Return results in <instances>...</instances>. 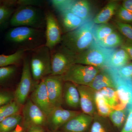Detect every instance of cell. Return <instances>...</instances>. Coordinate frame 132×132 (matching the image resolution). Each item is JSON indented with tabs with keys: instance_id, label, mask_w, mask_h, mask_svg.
Instances as JSON below:
<instances>
[{
	"instance_id": "26",
	"label": "cell",
	"mask_w": 132,
	"mask_h": 132,
	"mask_svg": "<svg viewBox=\"0 0 132 132\" xmlns=\"http://www.w3.org/2000/svg\"><path fill=\"white\" fill-rule=\"evenodd\" d=\"M127 107L121 109H113L108 118L113 126L116 129H122L128 115Z\"/></svg>"
},
{
	"instance_id": "32",
	"label": "cell",
	"mask_w": 132,
	"mask_h": 132,
	"mask_svg": "<svg viewBox=\"0 0 132 132\" xmlns=\"http://www.w3.org/2000/svg\"><path fill=\"white\" fill-rule=\"evenodd\" d=\"M16 65H10L0 68V85L3 84L13 77L16 73Z\"/></svg>"
},
{
	"instance_id": "31",
	"label": "cell",
	"mask_w": 132,
	"mask_h": 132,
	"mask_svg": "<svg viewBox=\"0 0 132 132\" xmlns=\"http://www.w3.org/2000/svg\"><path fill=\"white\" fill-rule=\"evenodd\" d=\"M102 95L113 109H115L120 105L118 94L115 88H104L99 92Z\"/></svg>"
},
{
	"instance_id": "15",
	"label": "cell",
	"mask_w": 132,
	"mask_h": 132,
	"mask_svg": "<svg viewBox=\"0 0 132 132\" xmlns=\"http://www.w3.org/2000/svg\"><path fill=\"white\" fill-rule=\"evenodd\" d=\"M30 99L44 112L47 117L54 109L50 103L44 79L35 85Z\"/></svg>"
},
{
	"instance_id": "33",
	"label": "cell",
	"mask_w": 132,
	"mask_h": 132,
	"mask_svg": "<svg viewBox=\"0 0 132 132\" xmlns=\"http://www.w3.org/2000/svg\"><path fill=\"white\" fill-rule=\"evenodd\" d=\"M115 28L128 40L132 42V26L130 24L121 22L118 20L115 21Z\"/></svg>"
},
{
	"instance_id": "3",
	"label": "cell",
	"mask_w": 132,
	"mask_h": 132,
	"mask_svg": "<svg viewBox=\"0 0 132 132\" xmlns=\"http://www.w3.org/2000/svg\"><path fill=\"white\" fill-rule=\"evenodd\" d=\"M10 24L14 27H26L41 29L46 26L45 13L34 6H20L12 14Z\"/></svg>"
},
{
	"instance_id": "2",
	"label": "cell",
	"mask_w": 132,
	"mask_h": 132,
	"mask_svg": "<svg viewBox=\"0 0 132 132\" xmlns=\"http://www.w3.org/2000/svg\"><path fill=\"white\" fill-rule=\"evenodd\" d=\"M44 34L41 29L26 27H18L11 29L6 35L9 42L17 45L19 49L34 50L43 46Z\"/></svg>"
},
{
	"instance_id": "11",
	"label": "cell",
	"mask_w": 132,
	"mask_h": 132,
	"mask_svg": "<svg viewBox=\"0 0 132 132\" xmlns=\"http://www.w3.org/2000/svg\"><path fill=\"white\" fill-rule=\"evenodd\" d=\"M45 46L51 50L61 42V30L54 14L50 11L45 13Z\"/></svg>"
},
{
	"instance_id": "6",
	"label": "cell",
	"mask_w": 132,
	"mask_h": 132,
	"mask_svg": "<svg viewBox=\"0 0 132 132\" xmlns=\"http://www.w3.org/2000/svg\"><path fill=\"white\" fill-rule=\"evenodd\" d=\"M52 74L62 76L75 64L76 55L61 45L50 50Z\"/></svg>"
},
{
	"instance_id": "30",
	"label": "cell",
	"mask_w": 132,
	"mask_h": 132,
	"mask_svg": "<svg viewBox=\"0 0 132 132\" xmlns=\"http://www.w3.org/2000/svg\"><path fill=\"white\" fill-rule=\"evenodd\" d=\"M22 107L14 100L0 106V122L10 116L20 113Z\"/></svg>"
},
{
	"instance_id": "34",
	"label": "cell",
	"mask_w": 132,
	"mask_h": 132,
	"mask_svg": "<svg viewBox=\"0 0 132 132\" xmlns=\"http://www.w3.org/2000/svg\"><path fill=\"white\" fill-rule=\"evenodd\" d=\"M116 13L118 20L127 24L132 23V13L122 6L119 7Z\"/></svg>"
},
{
	"instance_id": "5",
	"label": "cell",
	"mask_w": 132,
	"mask_h": 132,
	"mask_svg": "<svg viewBox=\"0 0 132 132\" xmlns=\"http://www.w3.org/2000/svg\"><path fill=\"white\" fill-rule=\"evenodd\" d=\"M114 49L102 47L94 41L87 49L76 55L75 64L105 68Z\"/></svg>"
},
{
	"instance_id": "1",
	"label": "cell",
	"mask_w": 132,
	"mask_h": 132,
	"mask_svg": "<svg viewBox=\"0 0 132 132\" xmlns=\"http://www.w3.org/2000/svg\"><path fill=\"white\" fill-rule=\"evenodd\" d=\"M95 25L91 20L75 30L66 33L62 36V45L76 55L84 52L95 41Z\"/></svg>"
},
{
	"instance_id": "37",
	"label": "cell",
	"mask_w": 132,
	"mask_h": 132,
	"mask_svg": "<svg viewBox=\"0 0 132 132\" xmlns=\"http://www.w3.org/2000/svg\"><path fill=\"white\" fill-rule=\"evenodd\" d=\"M14 101V93L9 91L0 90V106Z\"/></svg>"
},
{
	"instance_id": "10",
	"label": "cell",
	"mask_w": 132,
	"mask_h": 132,
	"mask_svg": "<svg viewBox=\"0 0 132 132\" xmlns=\"http://www.w3.org/2000/svg\"><path fill=\"white\" fill-rule=\"evenodd\" d=\"M35 84L29 61L26 58L24 60L20 80L14 93L15 101L19 105L23 106L28 99L29 95Z\"/></svg>"
},
{
	"instance_id": "22",
	"label": "cell",
	"mask_w": 132,
	"mask_h": 132,
	"mask_svg": "<svg viewBox=\"0 0 132 132\" xmlns=\"http://www.w3.org/2000/svg\"><path fill=\"white\" fill-rule=\"evenodd\" d=\"M118 2L112 1L109 3L93 20L95 24H106L116 13L119 7Z\"/></svg>"
},
{
	"instance_id": "13",
	"label": "cell",
	"mask_w": 132,
	"mask_h": 132,
	"mask_svg": "<svg viewBox=\"0 0 132 132\" xmlns=\"http://www.w3.org/2000/svg\"><path fill=\"white\" fill-rule=\"evenodd\" d=\"M81 112L65 109L61 106L55 108L48 116L47 125L52 131H57L72 118Z\"/></svg>"
},
{
	"instance_id": "35",
	"label": "cell",
	"mask_w": 132,
	"mask_h": 132,
	"mask_svg": "<svg viewBox=\"0 0 132 132\" xmlns=\"http://www.w3.org/2000/svg\"><path fill=\"white\" fill-rule=\"evenodd\" d=\"M15 10L6 5H0V25L5 22Z\"/></svg>"
},
{
	"instance_id": "19",
	"label": "cell",
	"mask_w": 132,
	"mask_h": 132,
	"mask_svg": "<svg viewBox=\"0 0 132 132\" xmlns=\"http://www.w3.org/2000/svg\"><path fill=\"white\" fill-rule=\"evenodd\" d=\"M88 86L96 92H100L106 87L115 88L113 79L106 68L101 69L92 82Z\"/></svg>"
},
{
	"instance_id": "21",
	"label": "cell",
	"mask_w": 132,
	"mask_h": 132,
	"mask_svg": "<svg viewBox=\"0 0 132 132\" xmlns=\"http://www.w3.org/2000/svg\"><path fill=\"white\" fill-rule=\"evenodd\" d=\"M59 13L62 26L65 34L75 30L86 22L70 12H63Z\"/></svg>"
},
{
	"instance_id": "7",
	"label": "cell",
	"mask_w": 132,
	"mask_h": 132,
	"mask_svg": "<svg viewBox=\"0 0 132 132\" xmlns=\"http://www.w3.org/2000/svg\"><path fill=\"white\" fill-rule=\"evenodd\" d=\"M101 68L92 66L74 64L62 75L65 81H69L77 85L88 86Z\"/></svg>"
},
{
	"instance_id": "14",
	"label": "cell",
	"mask_w": 132,
	"mask_h": 132,
	"mask_svg": "<svg viewBox=\"0 0 132 132\" xmlns=\"http://www.w3.org/2000/svg\"><path fill=\"white\" fill-rule=\"evenodd\" d=\"M107 68L113 79L120 104L126 107L131 105L132 80L123 79L118 75L115 70Z\"/></svg>"
},
{
	"instance_id": "20",
	"label": "cell",
	"mask_w": 132,
	"mask_h": 132,
	"mask_svg": "<svg viewBox=\"0 0 132 132\" xmlns=\"http://www.w3.org/2000/svg\"><path fill=\"white\" fill-rule=\"evenodd\" d=\"M131 60L125 50L121 48L114 49L108 59L106 68L118 70L129 63Z\"/></svg>"
},
{
	"instance_id": "38",
	"label": "cell",
	"mask_w": 132,
	"mask_h": 132,
	"mask_svg": "<svg viewBox=\"0 0 132 132\" xmlns=\"http://www.w3.org/2000/svg\"><path fill=\"white\" fill-rule=\"evenodd\" d=\"M128 115L120 132H132V104L127 106Z\"/></svg>"
},
{
	"instance_id": "9",
	"label": "cell",
	"mask_w": 132,
	"mask_h": 132,
	"mask_svg": "<svg viewBox=\"0 0 132 132\" xmlns=\"http://www.w3.org/2000/svg\"><path fill=\"white\" fill-rule=\"evenodd\" d=\"M21 125L26 130L33 126L43 127L47 125V117L30 98L27 100L21 109Z\"/></svg>"
},
{
	"instance_id": "36",
	"label": "cell",
	"mask_w": 132,
	"mask_h": 132,
	"mask_svg": "<svg viewBox=\"0 0 132 132\" xmlns=\"http://www.w3.org/2000/svg\"><path fill=\"white\" fill-rule=\"evenodd\" d=\"M114 70L121 78L132 80V62H129L118 70Z\"/></svg>"
},
{
	"instance_id": "28",
	"label": "cell",
	"mask_w": 132,
	"mask_h": 132,
	"mask_svg": "<svg viewBox=\"0 0 132 132\" xmlns=\"http://www.w3.org/2000/svg\"><path fill=\"white\" fill-rule=\"evenodd\" d=\"M95 102L97 113L102 117L108 118L113 109L104 96L99 92H96Z\"/></svg>"
},
{
	"instance_id": "24",
	"label": "cell",
	"mask_w": 132,
	"mask_h": 132,
	"mask_svg": "<svg viewBox=\"0 0 132 132\" xmlns=\"http://www.w3.org/2000/svg\"><path fill=\"white\" fill-rule=\"evenodd\" d=\"M124 38L121 35L114 31L106 38L96 43L102 47L108 49H115L121 46L125 42Z\"/></svg>"
},
{
	"instance_id": "12",
	"label": "cell",
	"mask_w": 132,
	"mask_h": 132,
	"mask_svg": "<svg viewBox=\"0 0 132 132\" xmlns=\"http://www.w3.org/2000/svg\"><path fill=\"white\" fill-rule=\"evenodd\" d=\"M50 103L53 108L61 107L63 102L62 76L50 75L44 78Z\"/></svg>"
},
{
	"instance_id": "42",
	"label": "cell",
	"mask_w": 132,
	"mask_h": 132,
	"mask_svg": "<svg viewBox=\"0 0 132 132\" xmlns=\"http://www.w3.org/2000/svg\"><path fill=\"white\" fill-rule=\"evenodd\" d=\"M12 132H26V130L21 124L18 125L16 128Z\"/></svg>"
},
{
	"instance_id": "27",
	"label": "cell",
	"mask_w": 132,
	"mask_h": 132,
	"mask_svg": "<svg viewBox=\"0 0 132 132\" xmlns=\"http://www.w3.org/2000/svg\"><path fill=\"white\" fill-rule=\"evenodd\" d=\"M22 116L20 113L10 116L0 122V132H12L21 124Z\"/></svg>"
},
{
	"instance_id": "18",
	"label": "cell",
	"mask_w": 132,
	"mask_h": 132,
	"mask_svg": "<svg viewBox=\"0 0 132 132\" xmlns=\"http://www.w3.org/2000/svg\"><path fill=\"white\" fill-rule=\"evenodd\" d=\"M63 102L71 108L77 109L80 107V98L76 85L69 81H65L63 86Z\"/></svg>"
},
{
	"instance_id": "23",
	"label": "cell",
	"mask_w": 132,
	"mask_h": 132,
	"mask_svg": "<svg viewBox=\"0 0 132 132\" xmlns=\"http://www.w3.org/2000/svg\"><path fill=\"white\" fill-rule=\"evenodd\" d=\"M115 128L108 117H102L97 113L93 116L89 132H114Z\"/></svg>"
},
{
	"instance_id": "39",
	"label": "cell",
	"mask_w": 132,
	"mask_h": 132,
	"mask_svg": "<svg viewBox=\"0 0 132 132\" xmlns=\"http://www.w3.org/2000/svg\"><path fill=\"white\" fill-rule=\"evenodd\" d=\"M120 47L127 52L130 59L132 60V42L126 39Z\"/></svg>"
},
{
	"instance_id": "4",
	"label": "cell",
	"mask_w": 132,
	"mask_h": 132,
	"mask_svg": "<svg viewBox=\"0 0 132 132\" xmlns=\"http://www.w3.org/2000/svg\"><path fill=\"white\" fill-rule=\"evenodd\" d=\"M32 52L29 64L33 80L37 84L52 74L51 53L45 45Z\"/></svg>"
},
{
	"instance_id": "29",
	"label": "cell",
	"mask_w": 132,
	"mask_h": 132,
	"mask_svg": "<svg viewBox=\"0 0 132 132\" xmlns=\"http://www.w3.org/2000/svg\"><path fill=\"white\" fill-rule=\"evenodd\" d=\"M114 31L115 27L111 24H95L93 31L95 42L97 43L103 39Z\"/></svg>"
},
{
	"instance_id": "8",
	"label": "cell",
	"mask_w": 132,
	"mask_h": 132,
	"mask_svg": "<svg viewBox=\"0 0 132 132\" xmlns=\"http://www.w3.org/2000/svg\"><path fill=\"white\" fill-rule=\"evenodd\" d=\"M55 9L60 13L69 12L79 16L85 21L91 20V7L87 1H51Z\"/></svg>"
},
{
	"instance_id": "40",
	"label": "cell",
	"mask_w": 132,
	"mask_h": 132,
	"mask_svg": "<svg viewBox=\"0 0 132 132\" xmlns=\"http://www.w3.org/2000/svg\"><path fill=\"white\" fill-rule=\"evenodd\" d=\"M121 6L132 13V0L123 1Z\"/></svg>"
},
{
	"instance_id": "43",
	"label": "cell",
	"mask_w": 132,
	"mask_h": 132,
	"mask_svg": "<svg viewBox=\"0 0 132 132\" xmlns=\"http://www.w3.org/2000/svg\"><path fill=\"white\" fill-rule=\"evenodd\" d=\"M52 132H59V131H52Z\"/></svg>"
},
{
	"instance_id": "41",
	"label": "cell",
	"mask_w": 132,
	"mask_h": 132,
	"mask_svg": "<svg viewBox=\"0 0 132 132\" xmlns=\"http://www.w3.org/2000/svg\"><path fill=\"white\" fill-rule=\"evenodd\" d=\"M26 132H45L42 127L33 126L29 128L26 130Z\"/></svg>"
},
{
	"instance_id": "17",
	"label": "cell",
	"mask_w": 132,
	"mask_h": 132,
	"mask_svg": "<svg viewBox=\"0 0 132 132\" xmlns=\"http://www.w3.org/2000/svg\"><path fill=\"white\" fill-rule=\"evenodd\" d=\"M93 120V116L81 112L62 127L59 132H89Z\"/></svg>"
},
{
	"instance_id": "25",
	"label": "cell",
	"mask_w": 132,
	"mask_h": 132,
	"mask_svg": "<svg viewBox=\"0 0 132 132\" xmlns=\"http://www.w3.org/2000/svg\"><path fill=\"white\" fill-rule=\"evenodd\" d=\"M28 50L19 49L13 53L0 55V68L10 65H16L23 59L24 54Z\"/></svg>"
},
{
	"instance_id": "16",
	"label": "cell",
	"mask_w": 132,
	"mask_h": 132,
	"mask_svg": "<svg viewBox=\"0 0 132 132\" xmlns=\"http://www.w3.org/2000/svg\"><path fill=\"white\" fill-rule=\"evenodd\" d=\"M76 86L79 93L81 112L93 117L97 113L95 102L96 91L88 86Z\"/></svg>"
}]
</instances>
